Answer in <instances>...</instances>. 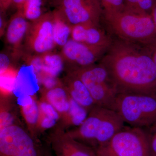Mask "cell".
<instances>
[{
  "instance_id": "cell-1",
  "label": "cell",
  "mask_w": 156,
  "mask_h": 156,
  "mask_svg": "<svg viewBox=\"0 0 156 156\" xmlns=\"http://www.w3.org/2000/svg\"><path fill=\"white\" fill-rule=\"evenodd\" d=\"M119 93L156 94V67L146 46L113 40L100 60Z\"/></svg>"
},
{
  "instance_id": "cell-2",
  "label": "cell",
  "mask_w": 156,
  "mask_h": 156,
  "mask_svg": "<svg viewBox=\"0 0 156 156\" xmlns=\"http://www.w3.org/2000/svg\"><path fill=\"white\" fill-rule=\"evenodd\" d=\"M101 20L108 31L119 40L143 46L156 41V27L151 15L136 14L124 9L102 12Z\"/></svg>"
},
{
  "instance_id": "cell-3",
  "label": "cell",
  "mask_w": 156,
  "mask_h": 156,
  "mask_svg": "<svg viewBox=\"0 0 156 156\" xmlns=\"http://www.w3.org/2000/svg\"><path fill=\"white\" fill-rule=\"evenodd\" d=\"M125 125L115 111L96 105L89 111L83 122L69 134L95 151L108 142Z\"/></svg>"
},
{
  "instance_id": "cell-4",
  "label": "cell",
  "mask_w": 156,
  "mask_h": 156,
  "mask_svg": "<svg viewBox=\"0 0 156 156\" xmlns=\"http://www.w3.org/2000/svg\"><path fill=\"white\" fill-rule=\"evenodd\" d=\"M114 110L125 124L147 128L156 122V94L119 93L117 95Z\"/></svg>"
},
{
  "instance_id": "cell-5",
  "label": "cell",
  "mask_w": 156,
  "mask_h": 156,
  "mask_svg": "<svg viewBox=\"0 0 156 156\" xmlns=\"http://www.w3.org/2000/svg\"><path fill=\"white\" fill-rule=\"evenodd\" d=\"M89 90L98 106L114 110L118 91L105 68L100 63L71 70Z\"/></svg>"
},
{
  "instance_id": "cell-6",
  "label": "cell",
  "mask_w": 156,
  "mask_h": 156,
  "mask_svg": "<svg viewBox=\"0 0 156 156\" xmlns=\"http://www.w3.org/2000/svg\"><path fill=\"white\" fill-rule=\"evenodd\" d=\"M95 151L98 156H150L144 129L129 126H125Z\"/></svg>"
},
{
  "instance_id": "cell-7",
  "label": "cell",
  "mask_w": 156,
  "mask_h": 156,
  "mask_svg": "<svg viewBox=\"0 0 156 156\" xmlns=\"http://www.w3.org/2000/svg\"><path fill=\"white\" fill-rule=\"evenodd\" d=\"M56 47L52 11H49L44 13L39 19L30 23L24 39L26 53L42 55L52 52Z\"/></svg>"
},
{
  "instance_id": "cell-8",
  "label": "cell",
  "mask_w": 156,
  "mask_h": 156,
  "mask_svg": "<svg viewBox=\"0 0 156 156\" xmlns=\"http://www.w3.org/2000/svg\"><path fill=\"white\" fill-rule=\"evenodd\" d=\"M0 156H45L22 128L12 125L1 130Z\"/></svg>"
},
{
  "instance_id": "cell-9",
  "label": "cell",
  "mask_w": 156,
  "mask_h": 156,
  "mask_svg": "<svg viewBox=\"0 0 156 156\" xmlns=\"http://www.w3.org/2000/svg\"><path fill=\"white\" fill-rule=\"evenodd\" d=\"M55 8L62 12L72 27L100 25L103 10L99 0H61Z\"/></svg>"
},
{
  "instance_id": "cell-10",
  "label": "cell",
  "mask_w": 156,
  "mask_h": 156,
  "mask_svg": "<svg viewBox=\"0 0 156 156\" xmlns=\"http://www.w3.org/2000/svg\"><path fill=\"white\" fill-rule=\"evenodd\" d=\"M107 50L94 48L70 38L62 47L61 56L72 69L90 66L102 58Z\"/></svg>"
},
{
  "instance_id": "cell-11",
  "label": "cell",
  "mask_w": 156,
  "mask_h": 156,
  "mask_svg": "<svg viewBox=\"0 0 156 156\" xmlns=\"http://www.w3.org/2000/svg\"><path fill=\"white\" fill-rule=\"evenodd\" d=\"M21 11L17 10L13 14L7 24L5 33V42L11 51V55L14 59H17L23 55L22 43L30 24Z\"/></svg>"
},
{
  "instance_id": "cell-12",
  "label": "cell",
  "mask_w": 156,
  "mask_h": 156,
  "mask_svg": "<svg viewBox=\"0 0 156 156\" xmlns=\"http://www.w3.org/2000/svg\"><path fill=\"white\" fill-rule=\"evenodd\" d=\"M71 38L88 46L105 50H108L113 41L100 25L89 24L73 26Z\"/></svg>"
},
{
  "instance_id": "cell-13",
  "label": "cell",
  "mask_w": 156,
  "mask_h": 156,
  "mask_svg": "<svg viewBox=\"0 0 156 156\" xmlns=\"http://www.w3.org/2000/svg\"><path fill=\"white\" fill-rule=\"evenodd\" d=\"M50 143L56 156H97L93 148L79 142L69 133L54 134Z\"/></svg>"
},
{
  "instance_id": "cell-14",
  "label": "cell",
  "mask_w": 156,
  "mask_h": 156,
  "mask_svg": "<svg viewBox=\"0 0 156 156\" xmlns=\"http://www.w3.org/2000/svg\"><path fill=\"white\" fill-rule=\"evenodd\" d=\"M39 79L31 65L22 66L18 70L13 93L16 97L21 95L33 96L39 90Z\"/></svg>"
},
{
  "instance_id": "cell-15",
  "label": "cell",
  "mask_w": 156,
  "mask_h": 156,
  "mask_svg": "<svg viewBox=\"0 0 156 156\" xmlns=\"http://www.w3.org/2000/svg\"><path fill=\"white\" fill-rule=\"evenodd\" d=\"M66 89L70 97L88 111L96 106L89 90L82 80L70 71L65 79Z\"/></svg>"
},
{
  "instance_id": "cell-16",
  "label": "cell",
  "mask_w": 156,
  "mask_h": 156,
  "mask_svg": "<svg viewBox=\"0 0 156 156\" xmlns=\"http://www.w3.org/2000/svg\"><path fill=\"white\" fill-rule=\"evenodd\" d=\"M53 34L56 46L63 47L71 37L72 26L57 8L52 11Z\"/></svg>"
},
{
  "instance_id": "cell-17",
  "label": "cell",
  "mask_w": 156,
  "mask_h": 156,
  "mask_svg": "<svg viewBox=\"0 0 156 156\" xmlns=\"http://www.w3.org/2000/svg\"><path fill=\"white\" fill-rule=\"evenodd\" d=\"M64 87L60 85L52 89L46 90L45 97L47 102L53 105L59 113L67 114L70 103L69 95Z\"/></svg>"
},
{
  "instance_id": "cell-18",
  "label": "cell",
  "mask_w": 156,
  "mask_h": 156,
  "mask_svg": "<svg viewBox=\"0 0 156 156\" xmlns=\"http://www.w3.org/2000/svg\"><path fill=\"white\" fill-rule=\"evenodd\" d=\"M39 55L41 59V72L38 75L43 73L56 77L61 72L64 63L61 54L51 52Z\"/></svg>"
},
{
  "instance_id": "cell-19",
  "label": "cell",
  "mask_w": 156,
  "mask_h": 156,
  "mask_svg": "<svg viewBox=\"0 0 156 156\" xmlns=\"http://www.w3.org/2000/svg\"><path fill=\"white\" fill-rule=\"evenodd\" d=\"M42 0H28L23 4L19 10L29 22H34L39 19L43 14Z\"/></svg>"
},
{
  "instance_id": "cell-20",
  "label": "cell",
  "mask_w": 156,
  "mask_h": 156,
  "mask_svg": "<svg viewBox=\"0 0 156 156\" xmlns=\"http://www.w3.org/2000/svg\"><path fill=\"white\" fill-rule=\"evenodd\" d=\"M156 0H125V9L136 14H150L156 4Z\"/></svg>"
},
{
  "instance_id": "cell-21",
  "label": "cell",
  "mask_w": 156,
  "mask_h": 156,
  "mask_svg": "<svg viewBox=\"0 0 156 156\" xmlns=\"http://www.w3.org/2000/svg\"><path fill=\"white\" fill-rule=\"evenodd\" d=\"M70 106L67 113L69 122L73 126L78 127L87 119L89 111L71 98H70Z\"/></svg>"
},
{
  "instance_id": "cell-22",
  "label": "cell",
  "mask_w": 156,
  "mask_h": 156,
  "mask_svg": "<svg viewBox=\"0 0 156 156\" xmlns=\"http://www.w3.org/2000/svg\"><path fill=\"white\" fill-rule=\"evenodd\" d=\"M18 71L11 66L1 73V90L3 94H10L14 92Z\"/></svg>"
},
{
  "instance_id": "cell-23",
  "label": "cell",
  "mask_w": 156,
  "mask_h": 156,
  "mask_svg": "<svg viewBox=\"0 0 156 156\" xmlns=\"http://www.w3.org/2000/svg\"><path fill=\"white\" fill-rule=\"evenodd\" d=\"M23 114L29 125L35 126L39 122L40 111L39 105L33 100L32 103L27 106L22 107Z\"/></svg>"
},
{
  "instance_id": "cell-24",
  "label": "cell",
  "mask_w": 156,
  "mask_h": 156,
  "mask_svg": "<svg viewBox=\"0 0 156 156\" xmlns=\"http://www.w3.org/2000/svg\"><path fill=\"white\" fill-rule=\"evenodd\" d=\"M103 12L122 11L125 8V0H99Z\"/></svg>"
},
{
  "instance_id": "cell-25",
  "label": "cell",
  "mask_w": 156,
  "mask_h": 156,
  "mask_svg": "<svg viewBox=\"0 0 156 156\" xmlns=\"http://www.w3.org/2000/svg\"><path fill=\"white\" fill-rule=\"evenodd\" d=\"M144 129L148 139L150 156H156V122Z\"/></svg>"
},
{
  "instance_id": "cell-26",
  "label": "cell",
  "mask_w": 156,
  "mask_h": 156,
  "mask_svg": "<svg viewBox=\"0 0 156 156\" xmlns=\"http://www.w3.org/2000/svg\"><path fill=\"white\" fill-rule=\"evenodd\" d=\"M39 107L40 114L41 115L52 118L56 121L59 118V113L53 107V105L47 101L41 102L39 104Z\"/></svg>"
},
{
  "instance_id": "cell-27",
  "label": "cell",
  "mask_w": 156,
  "mask_h": 156,
  "mask_svg": "<svg viewBox=\"0 0 156 156\" xmlns=\"http://www.w3.org/2000/svg\"><path fill=\"white\" fill-rule=\"evenodd\" d=\"M12 115L8 112L3 111L1 113V130L13 125Z\"/></svg>"
},
{
  "instance_id": "cell-28",
  "label": "cell",
  "mask_w": 156,
  "mask_h": 156,
  "mask_svg": "<svg viewBox=\"0 0 156 156\" xmlns=\"http://www.w3.org/2000/svg\"><path fill=\"white\" fill-rule=\"evenodd\" d=\"M11 58L5 52H2L0 54V73L5 71L10 66Z\"/></svg>"
},
{
  "instance_id": "cell-29",
  "label": "cell",
  "mask_w": 156,
  "mask_h": 156,
  "mask_svg": "<svg viewBox=\"0 0 156 156\" xmlns=\"http://www.w3.org/2000/svg\"><path fill=\"white\" fill-rule=\"evenodd\" d=\"M41 115V116L40 117L39 119V123L42 128H50L53 127L56 124V120L46 116L42 115Z\"/></svg>"
},
{
  "instance_id": "cell-30",
  "label": "cell",
  "mask_w": 156,
  "mask_h": 156,
  "mask_svg": "<svg viewBox=\"0 0 156 156\" xmlns=\"http://www.w3.org/2000/svg\"><path fill=\"white\" fill-rule=\"evenodd\" d=\"M30 95H21L17 97V102L21 107L27 106L32 103L34 99Z\"/></svg>"
},
{
  "instance_id": "cell-31",
  "label": "cell",
  "mask_w": 156,
  "mask_h": 156,
  "mask_svg": "<svg viewBox=\"0 0 156 156\" xmlns=\"http://www.w3.org/2000/svg\"><path fill=\"white\" fill-rule=\"evenodd\" d=\"M5 13H1L0 15V35L1 37L5 35V29L7 28L8 23L6 22L5 17Z\"/></svg>"
},
{
  "instance_id": "cell-32",
  "label": "cell",
  "mask_w": 156,
  "mask_h": 156,
  "mask_svg": "<svg viewBox=\"0 0 156 156\" xmlns=\"http://www.w3.org/2000/svg\"><path fill=\"white\" fill-rule=\"evenodd\" d=\"M11 5V0H0V13H5Z\"/></svg>"
},
{
  "instance_id": "cell-33",
  "label": "cell",
  "mask_w": 156,
  "mask_h": 156,
  "mask_svg": "<svg viewBox=\"0 0 156 156\" xmlns=\"http://www.w3.org/2000/svg\"><path fill=\"white\" fill-rule=\"evenodd\" d=\"M146 47H147L150 50L151 54L156 67V41L153 44L148 45Z\"/></svg>"
},
{
  "instance_id": "cell-34",
  "label": "cell",
  "mask_w": 156,
  "mask_h": 156,
  "mask_svg": "<svg viewBox=\"0 0 156 156\" xmlns=\"http://www.w3.org/2000/svg\"><path fill=\"white\" fill-rule=\"evenodd\" d=\"M28 0H11V6H13L17 9H19Z\"/></svg>"
},
{
  "instance_id": "cell-35",
  "label": "cell",
  "mask_w": 156,
  "mask_h": 156,
  "mask_svg": "<svg viewBox=\"0 0 156 156\" xmlns=\"http://www.w3.org/2000/svg\"><path fill=\"white\" fill-rule=\"evenodd\" d=\"M151 16L152 17L153 19L156 27V4L154 7L152 12Z\"/></svg>"
},
{
  "instance_id": "cell-36",
  "label": "cell",
  "mask_w": 156,
  "mask_h": 156,
  "mask_svg": "<svg viewBox=\"0 0 156 156\" xmlns=\"http://www.w3.org/2000/svg\"><path fill=\"white\" fill-rule=\"evenodd\" d=\"M48 1L50 4L53 5L56 8L59 2H61V0H48Z\"/></svg>"
},
{
  "instance_id": "cell-37",
  "label": "cell",
  "mask_w": 156,
  "mask_h": 156,
  "mask_svg": "<svg viewBox=\"0 0 156 156\" xmlns=\"http://www.w3.org/2000/svg\"><path fill=\"white\" fill-rule=\"evenodd\" d=\"M45 156H50V155H48V154H45Z\"/></svg>"
},
{
  "instance_id": "cell-38",
  "label": "cell",
  "mask_w": 156,
  "mask_h": 156,
  "mask_svg": "<svg viewBox=\"0 0 156 156\" xmlns=\"http://www.w3.org/2000/svg\"></svg>"
},
{
  "instance_id": "cell-39",
  "label": "cell",
  "mask_w": 156,
  "mask_h": 156,
  "mask_svg": "<svg viewBox=\"0 0 156 156\" xmlns=\"http://www.w3.org/2000/svg\"></svg>"
}]
</instances>
